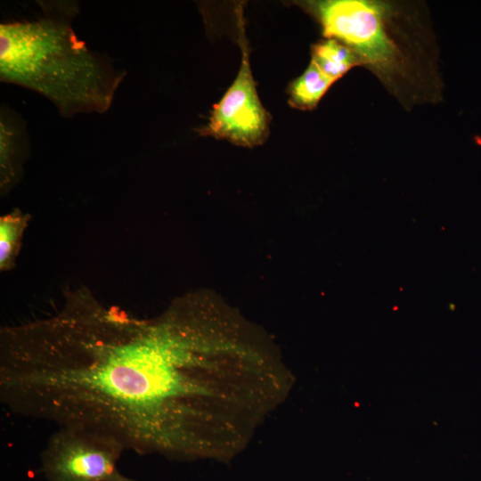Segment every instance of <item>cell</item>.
<instances>
[{"instance_id":"obj_9","label":"cell","mask_w":481,"mask_h":481,"mask_svg":"<svg viewBox=\"0 0 481 481\" xmlns=\"http://www.w3.org/2000/svg\"><path fill=\"white\" fill-rule=\"evenodd\" d=\"M25 216L19 211L5 215L0 219V266L2 270L11 266L19 241L25 228Z\"/></svg>"},{"instance_id":"obj_3","label":"cell","mask_w":481,"mask_h":481,"mask_svg":"<svg viewBox=\"0 0 481 481\" xmlns=\"http://www.w3.org/2000/svg\"><path fill=\"white\" fill-rule=\"evenodd\" d=\"M323 36L352 48L384 81L403 73L404 55L389 28L390 6L371 0H325L306 4Z\"/></svg>"},{"instance_id":"obj_7","label":"cell","mask_w":481,"mask_h":481,"mask_svg":"<svg viewBox=\"0 0 481 481\" xmlns=\"http://www.w3.org/2000/svg\"><path fill=\"white\" fill-rule=\"evenodd\" d=\"M311 61L334 81L352 68L363 66V61L352 48L333 38H326L314 45Z\"/></svg>"},{"instance_id":"obj_5","label":"cell","mask_w":481,"mask_h":481,"mask_svg":"<svg viewBox=\"0 0 481 481\" xmlns=\"http://www.w3.org/2000/svg\"><path fill=\"white\" fill-rule=\"evenodd\" d=\"M240 37L242 61L240 71L220 102L214 107L201 135L225 139L234 144L253 147L261 144L269 131V114L263 107L249 66L247 45Z\"/></svg>"},{"instance_id":"obj_8","label":"cell","mask_w":481,"mask_h":481,"mask_svg":"<svg viewBox=\"0 0 481 481\" xmlns=\"http://www.w3.org/2000/svg\"><path fill=\"white\" fill-rule=\"evenodd\" d=\"M334 82L311 61L306 71L290 85L289 102L298 109L312 110Z\"/></svg>"},{"instance_id":"obj_2","label":"cell","mask_w":481,"mask_h":481,"mask_svg":"<svg viewBox=\"0 0 481 481\" xmlns=\"http://www.w3.org/2000/svg\"><path fill=\"white\" fill-rule=\"evenodd\" d=\"M33 19L0 24V80L46 98L65 118L105 113L126 76L77 37L74 0L37 1Z\"/></svg>"},{"instance_id":"obj_1","label":"cell","mask_w":481,"mask_h":481,"mask_svg":"<svg viewBox=\"0 0 481 481\" xmlns=\"http://www.w3.org/2000/svg\"><path fill=\"white\" fill-rule=\"evenodd\" d=\"M266 375L217 310L178 307L139 322L77 309L3 340L0 402L140 455L224 462L261 412Z\"/></svg>"},{"instance_id":"obj_6","label":"cell","mask_w":481,"mask_h":481,"mask_svg":"<svg viewBox=\"0 0 481 481\" xmlns=\"http://www.w3.org/2000/svg\"><path fill=\"white\" fill-rule=\"evenodd\" d=\"M30 138L25 118L5 103L0 107L1 190L6 192L20 179L22 163L29 154Z\"/></svg>"},{"instance_id":"obj_4","label":"cell","mask_w":481,"mask_h":481,"mask_svg":"<svg viewBox=\"0 0 481 481\" xmlns=\"http://www.w3.org/2000/svg\"><path fill=\"white\" fill-rule=\"evenodd\" d=\"M124 451L112 437L82 428H59L41 452V472L47 481H137L118 468Z\"/></svg>"}]
</instances>
